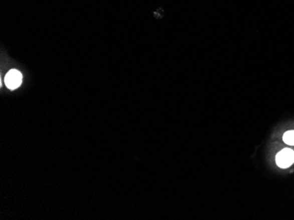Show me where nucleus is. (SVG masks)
<instances>
[{"mask_svg":"<svg viewBox=\"0 0 294 220\" xmlns=\"http://www.w3.org/2000/svg\"><path fill=\"white\" fill-rule=\"evenodd\" d=\"M276 165L281 169H288L294 163V151L290 148H283L276 155Z\"/></svg>","mask_w":294,"mask_h":220,"instance_id":"1","label":"nucleus"},{"mask_svg":"<svg viewBox=\"0 0 294 220\" xmlns=\"http://www.w3.org/2000/svg\"><path fill=\"white\" fill-rule=\"evenodd\" d=\"M22 83V75L17 69H11L6 75L5 83L10 90H15L21 86Z\"/></svg>","mask_w":294,"mask_h":220,"instance_id":"2","label":"nucleus"},{"mask_svg":"<svg viewBox=\"0 0 294 220\" xmlns=\"http://www.w3.org/2000/svg\"><path fill=\"white\" fill-rule=\"evenodd\" d=\"M283 141L285 144L294 146V130L285 132L283 134Z\"/></svg>","mask_w":294,"mask_h":220,"instance_id":"3","label":"nucleus"}]
</instances>
